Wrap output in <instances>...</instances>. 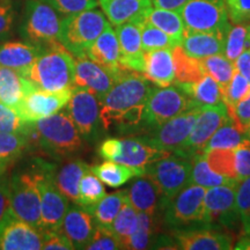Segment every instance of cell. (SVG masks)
I'll list each match as a JSON object with an SVG mask.
<instances>
[{
    "label": "cell",
    "instance_id": "cell-1",
    "mask_svg": "<svg viewBox=\"0 0 250 250\" xmlns=\"http://www.w3.org/2000/svg\"><path fill=\"white\" fill-rule=\"evenodd\" d=\"M152 88L144 73L123 68L114 86L100 101L102 127L110 129L124 112L146 104Z\"/></svg>",
    "mask_w": 250,
    "mask_h": 250
},
{
    "label": "cell",
    "instance_id": "cell-2",
    "mask_svg": "<svg viewBox=\"0 0 250 250\" xmlns=\"http://www.w3.org/2000/svg\"><path fill=\"white\" fill-rule=\"evenodd\" d=\"M21 74L37 89L57 92L74 87V56L61 43L45 46Z\"/></svg>",
    "mask_w": 250,
    "mask_h": 250
},
{
    "label": "cell",
    "instance_id": "cell-3",
    "mask_svg": "<svg viewBox=\"0 0 250 250\" xmlns=\"http://www.w3.org/2000/svg\"><path fill=\"white\" fill-rule=\"evenodd\" d=\"M33 143L56 159L71 158L83 148V139L66 109L34 122Z\"/></svg>",
    "mask_w": 250,
    "mask_h": 250
},
{
    "label": "cell",
    "instance_id": "cell-4",
    "mask_svg": "<svg viewBox=\"0 0 250 250\" xmlns=\"http://www.w3.org/2000/svg\"><path fill=\"white\" fill-rule=\"evenodd\" d=\"M64 15L46 0H27L20 33L26 42L45 46L61 43Z\"/></svg>",
    "mask_w": 250,
    "mask_h": 250
},
{
    "label": "cell",
    "instance_id": "cell-5",
    "mask_svg": "<svg viewBox=\"0 0 250 250\" xmlns=\"http://www.w3.org/2000/svg\"><path fill=\"white\" fill-rule=\"evenodd\" d=\"M204 187L190 183L171 198L162 211L164 226L171 230L208 227Z\"/></svg>",
    "mask_w": 250,
    "mask_h": 250
},
{
    "label": "cell",
    "instance_id": "cell-6",
    "mask_svg": "<svg viewBox=\"0 0 250 250\" xmlns=\"http://www.w3.org/2000/svg\"><path fill=\"white\" fill-rule=\"evenodd\" d=\"M109 23L104 13L96 8L65 17L61 44L74 57L85 56L87 50Z\"/></svg>",
    "mask_w": 250,
    "mask_h": 250
},
{
    "label": "cell",
    "instance_id": "cell-7",
    "mask_svg": "<svg viewBox=\"0 0 250 250\" xmlns=\"http://www.w3.org/2000/svg\"><path fill=\"white\" fill-rule=\"evenodd\" d=\"M191 99L179 85L153 87L146 101L139 136L148 133L165 122L180 115L191 104Z\"/></svg>",
    "mask_w": 250,
    "mask_h": 250
},
{
    "label": "cell",
    "instance_id": "cell-8",
    "mask_svg": "<svg viewBox=\"0 0 250 250\" xmlns=\"http://www.w3.org/2000/svg\"><path fill=\"white\" fill-rule=\"evenodd\" d=\"M99 154L105 160L129 166L145 175L144 169L146 166L171 153L153 147L142 137H127L103 140L99 147Z\"/></svg>",
    "mask_w": 250,
    "mask_h": 250
},
{
    "label": "cell",
    "instance_id": "cell-9",
    "mask_svg": "<svg viewBox=\"0 0 250 250\" xmlns=\"http://www.w3.org/2000/svg\"><path fill=\"white\" fill-rule=\"evenodd\" d=\"M41 196V230H54L62 227L70 206V201L61 192L54 180L55 165L35 160Z\"/></svg>",
    "mask_w": 250,
    "mask_h": 250
},
{
    "label": "cell",
    "instance_id": "cell-10",
    "mask_svg": "<svg viewBox=\"0 0 250 250\" xmlns=\"http://www.w3.org/2000/svg\"><path fill=\"white\" fill-rule=\"evenodd\" d=\"M9 184L11 210L19 218L41 229V196L36 164L29 169L12 174Z\"/></svg>",
    "mask_w": 250,
    "mask_h": 250
},
{
    "label": "cell",
    "instance_id": "cell-11",
    "mask_svg": "<svg viewBox=\"0 0 250 250\" xmlns=\"http://www.w3.org/2000/svg\"><path fill=\"white\" fill-rule=\"evenodd\" d=\"M191 169L190 159L171 153L148 164L144 173L158 186L166 203H168L190 184Z\"/></svg>",
    "mask_w": 250,
    "mask_h": 250
},
{
    "label": "cell",
    "instance_id": "cell-12",
    "mask_svg": "<svg viewBox=\"0 0 250 250\" xmlns=\"http://www.w3.org/2000/svg\"><path fill=\"white\" fill-rule=\"evenodd\" d=\"M203 109L204 107H201L192 101L183 112L144 134L142 138L160 151L168 153L179 152L186 140L189 138L193 125Z\"/></svg>",
    "mask_w": 250,
    "mask_h": 250
},
{
    "label": "cell",
    "instance_id": "cell-13",
    "mask_svg": "<svg viewBox=\"0 0 250 250\" xmlns=\"http://www.w3.org/2000/svg\"><path fill=\"white\" fill-rule=\"evenodd\" d=\"M187 30L228 33L229 17L225 0H189L179 9Z\"/></svg>",
    "mask_w": 250,
    "mask_h": 250
},
{
    "label": "cell",
    "instance_id": "cell-14",
    "mask_svg": "<svg viewBox=\"0 0 250 250\" xmlns=\"http://www.w3.org/2000/svg\"><path fill=\"white\" fill-rule=\"evenodd\" d=\"M239 182L212 187L206 191V225L208 227L232 232L241 227L236 211L235 197Z\"/></svg>",
    "mask_w": 250,
    "mask_h": 250
},
{
    "label": "cell",
    "instance_id": "cell-15",
    "mask_svg": "<svg viewBox=\"0 0 250 250\" xmlns=\"http://www.w3.org/2000/svg\"><path fill=\"white\" fill-rule=\"evenodd\" d=\"M228 120L229 115L224 102L205 107L197 118L189 138L183 144L182 148L174 154L184 156L190 160H192L195 156L203 155L206 144L215 131L223 126Z\"/></svg>",
    "mask_w": 250,
    "mask_h": 250
},
{
    "label": "cell",
    "instance_id": "cell-16",
    "mask_svg": "<svg viewBox=\"0 0 250 250\" xmlns=\"http://www.w3.org/2000/svg\"><path fill=\"white\" fill-rule=\"evenodd\" d=\"M65 109L76 124L83 139L86 142H94L98 139L102 124L100 118V101L93 93L74 86L70 101Z\"/></svg>",
    "mask_w": 250,
    "mask_h": 250
},
{
    "label": "cell",
    "instance_id": "cell-17",
    "mask_svg": "<svg viewBox=\"0 0 250 250\" xmlns=\"http://www.w3.org/2000/svg\"><path fill=\"white\" fill-rule=\"evenodd\" d=\"M73 88H67L57 92L30 88L23 96L22 101L14 109L22 120L29 123L49 117L61 111L67 105L72 96Z\"/></svg>",
    "mask_w": 250,
    "mask_h": 250
},
{
    "label": "cell",
    "instance_id": "cell-18",
    "mask_svg": "<svg viewBox=\"0 0 250 250\" xmlns=\"http://www.w3.org/2000/svg\"><path fill=\"white\" fill-rule=\"evenodd\" d=\"M42 246V230L19 218L9 208L0 220V249L40 250Z\"/></svg>",
    "mask_w": 250,
    "mask_h": 250
},
{
    "label": "cell",
    "instance_id": "cell-19",
    "mask_svg": "<svg viewBox=\"0 0 250 250\" xmlns=\"http://www.w3.org/2000/svg\"><path fill=\"white\" fill-rule=\"evenodd\" d=\"M120 71H112L102 66L87 56L74 57V86L93 93L99 101L107 94L120 76Z\"/></svg>",
    "mask_w": 250,
    "mask_h": 250
},
{
    "label": "cell",
    "instance_id": "cell-20",
    "mask_svg": "<svg viewBox=\"0 0 250 250\" xmlns=\"http://www.w3.org/2000/svg\"><path fill=\"white\" fill-rule=\"evenodd\" d=\"M177 249L228 250L233 248L232 233L212 227H195L171 230Z\"/></svg>",
    "mask_w": 250,
    "mask_h": 250
},
{
    "label": "cell",
    "instance_id": "cell-21",
    "mask_svg": "<svg viewBox=\"0 0 250 250\" xmlns=\"http://www.w3.org/2000/svg\"><path fill=\"white\" fill-rule=\"evenodd\" d=\"M142 20L120 24L116 26L115 31L120 42L121 66L126 70L144 73L145 52L143 51L142 46Z\"/></svg>",
    "mask_w": 250,
    "mask_h": 250
},
{
    "label": "cell",
    "instance_id": "cell-22",
    "mask_svg": "<svg viewBox=\"0 0 250 250\" xmlns=\"http://www.w3.org/2000/svg\"><path fill=\"white\" fill-rule=\"evenodd\" d=\"M95 227L96 223L93 215L83 206L73 203V205L68 206L61 228L74 249H86Z\"/></svg>",
    "mask_w": 250,
    "mask_h": 250
},
{
    "label": "cell",
    "instance_id": "cell-23",
    "mask_svg": "<svg viewBox=\"0 0 250 250\" xmlns=\"http://www.w3.org/2000/svg\"><path fill=\"white\" fill-rule=\"evenodd\" d=\"M126 192L130 204L138 212L158 217L167 204L158 186L145 175L133 181Z\"/></svg>",
    "mask_w": 250,
    "mask_h": 250
},
{
    "label": "cell",
    "instance_id": "cell-24",
    "mask_svg": "<svg viewBox=\"0 0 250 250\" xmlns=\"http://www.w3.org/2000/svg\"><path fill=\"white\" fill-rule=\"evenodd\" d=\"M227 34L224 31L218 33H201V31H184L182 46L190 57L202 59L213 55H224L226 48Z\"/></svg>",
    "mask_w": 250,
    "mask_h": 250
},
{
    "label": "cell",
    "instance_id": "cell-25",
    "mask_svg": "<svg viewBox=\"0 0 250 250\" xmlns=\"http://www.w3.org/2000/svg\"><path fill=\"white\" fill-rule=\"evenodd\" d=\"M102 12L115 27L145 18L152 7L151 0H99Z\"/></svg>",
    "mask_w": 250,
    "mask_h": 250
},
{
    "label": "cell",
    "instance_id": "cell-26",
    "mask_svg": "<svg viewBox=\"0 0 250 250\" xmlns=\"http://www.w3.org/2000/svg\"><path fill=\"white\" fill-rule=\"evenodd\" d=\"M144 76L158 87L170 86L175 81V64L171 49L145 52Z\"/></svg>",
    "mask_w": 250,
    "mask_h": 250
},
{
    "label": "cell",
    "instance_id": "cell-27",
    "mask_svg": "<svg viewBox=\"0 0 250 250\" xmlns=\"http://www.w3.org/2000/svg\"><path fill=\"white\" fill-rule=\"evenodd\" d=\"M44 49L29 42L0 43V66L23 72L33 65Z\"/></svg>",
    "mask_w": 250,
    "mask_h": 250
},
{
    "label": "cell",
    "instance_id": "cell-28",
    "mask_svg": "<svg viewBox=\"0 0 250 250\" xmlns=\"http://www.w3.org/2000/svg\"><path fill=\"white\" fill-rule=\"evenodd\" d=\"M86 56L93 59L94 62L101 64L102 66L110 68L112 71H120L123 68L120 64V42H118L116 31L112 29L110 23L105 27L101 35L87 50Z\"/></svg>",
    "mask_w": 250,
    "mask_h": 250
},
{
    "label": "cell",
    "instance_id": "cell-29",
    "mask_svg": "<svg viewBox=\"0 0 250 250\" xmlns=\"http://www.w3.org/2000/svg\"><path fill=\"white\" fill-rule=\"evenodd\" d=\"M90 168L92 166L80 159L68 161L58 169L56 167L54 168V180L56 186L70 202L78 204L80 180L87 171L90 170Z\"/></svg>",
    "mask_w": 250,
    "mask_h": 250
},
{
    "label": "cell",
    "instance_id": "cell-30",
    "mask_svg": "<svg viewBox=\"0 0 250 250\" xmlns=\"http://www.w3.org/2000/svg\"><path fill=\"white\" fill-rule=\"evenodd\" d=\"M33 87L21 72L0 66V102L15 109Z\"/></svg>",
    "mask_w": 250,
    "mask_h": 250
},
{
    "label": "cell",
    "instance_id": "cell-31",
    "mask_svg": "<svg viewBox=\"0 0 250 250\" xmlns=\"http://www.w3.org/2000/svg\"><path fill=\"white\" fill-rule=\"evenodd\" d=\"M186 90V93L201 107H210L223 101L221 87L210 74L205 73L198 81L191 83H176Z\"/></svg>",
    "mask_w": 250,
    "mask_h": 250
},
{
    "label": "cell",
    "instance_id": "cell-32",
    "mask_svg": "<svg viewBox=\"0 0 250 250\" xmlns=\"http://www.w3.org/2000/svg\"><path fill=\"white\" fill-rule=\"evenodd\" d=\"M145 19L153 26L158 27L168 36H170L177 44H182L186 26L179 11L151 7L146 13Z\"/></svg>",
    "mask_w": 250,
    "mask_h": 250
},
{
    "label": "cell",
    "instance_id": "cell-33",
    "mask_svg": "<svg viewBox=\"0 0 250 250\" xmlns=\"http://www.w3.org/2000/svg\"><path fill=\"white\" fill-rule=\"evenodd\" d=\"M127 199L126 189L121 191L112 192L110 195H105L101 201L88 208H85L93 215L96 225L104 227H110L121 211L122 206Z\"/></svg>",
    "mask_w": 250,
    "mask_h": 250
},
{
    "label": "cell",
    "instance_id": "cell-34",
    "mask_svg": "<svg viewBox=\"0 0 250 250\" xmlns=\"http://www.w3.org/2000/svg\"><path fill=\"white\" fill-rule=\"evenodd\" d=\"M92 171L110 188H120L133 177L144 176L142 171L110 160H105L98 166H92Z\"/></svg>",
    "mask_w": 250,
    "mask_h": 250
},
{
    "label": "cell",
    "instance_id": "cell-35",
    "mask_svg": "<svg viewBox=\"0 0 250 250\" xmlns=\"http://www.w3.org/2000/svg\"><path fill=\"white\" fill-rule=\"evenodd\" d=\"M171 50L175 64V83H191L204 76L201 59L190 57L181 45H176Z\"/></svg>",
    "mask_w": 250,
    "mask_h": 250
},
{
    "label": "cell",
    "instance_id": "cell-36",
    "mask_svg": "<svg viewBox=\"0 0 250 250\" xmlns=\"http://www.w3.org/2000/svg\"><path fill=\"white\" fill-rule=\"evenodd\" d=\"M155 217L156 215L138 212V225L132 235L124 242L123 249L142 250L151 248L153 237L155 235Z\"/></svg>",
    "mask_w": 250,
    "mask_h": 250
},
{
    "label": "cell",
    "instance_id": "cell-37",
    "mask_svg": "<svg viewBox=\"0 0 250 250\" xmlns=\"http://www.w3.org/2000/svg\"><path fill=\"white\" fill-rule=\"evenodd\" d=\"M33 144L31 137L26 134L0 132V160L14 164L29 151Z\"/></svg>",
    "mask_w": 250,
    "mask_h": 250
},
{
    "label": "cell",
    "instance_id": "cell-38",
    "mask_svg": "<svg viewBox=\"0 0 250 250\" xmlns=\"http://www.w3.org/2000/svg\"><path fill=\"white\" fill-rule=\"evenodd\" d=\"M248 138L247 133L240 131L234 125L232 120H228L223 126H220L215 131L213 136L211 137L208 144H206L204 153L211 149L225 148V149H233L237 147L243 140Z\"/></svg>",
    "mask_w": 250,
    "mask_h": 250
},
{
    "label": "cell",
    "instance_id": "cell-39",
    "mask_svg": "<svg viewBox=\"0 0 250 250\" xmlns=\"http://www.w3.org/2000/svg\"><path fill=\"white\" fill-rule=\"evenodd\" d=\"M205 73L210 74L221 88L229 83L236 72L235 62L229 61L224 55H213L201 59Z\"/></svg>",
    "mask_w": 250,
    "mask_h": 250
},
{
    "label": "cell",
    "instance_id": "cell-40",
    "mask_svg": "<svg viewBox=\"0 0 250 250\" xmlns=\"http://www.w3.org/2000/svg\"><path fill=\"white\" fill-rule=\"evenodd\" d=\"M191 162L192 169L191 176H190V183L198 184V186L204 188H212L236 182V181H232L223 176V175L215 173L210 166H208V161L205 160V158L203 155L195 156Z\"/></svg>",
    "mask_w": 250,
    "mask_h": 250
},
{
    "label": "cell",
    "instance_id": "cell-41",
    "mask_svg": "<svg viewBox=\"0 0 250 250\" xmlns=\"http://www.w3.org/2000/svg\"><path fill=\"white\" fill-rule=\"evenodd\" d=\"M203 156L215 173L223 175L227 179L239 182L235 167L234 149L217 148L205 152Z\"/></svg>",
    "mask_w": 250,
    "mask_h": 250
},
{
    "label": "cell",
    "instance_id": "cell-42",
    "mask_svg": "<svg viewBox=\"0 0 250 250\" xmlns=\"http://www.w3.org/2000/svg\"><path fill=\"white\" fill-rule=\"evenodd\" d=\"M138 225V211L130 204L129 199L122 206L114 223L111 224L110 229L117 236L123 247L124 242L132 235Z\"/></svg>",
    "mask_w": 250,
    "mask_h": 250
},
{
    "label": "cell",
    "instance_id": "cell-43",
    "mask_svg": "<svg viewBox=\"0 0 250 250\" xmlns=\"http://www.w3.org/2000/svg\"><path fill=\"white\" fill-rule=\"evenodd\" d=\"M107 195L103 182L90 170L83 175L79 183V196H78V204L88 208L96 204L99 201Z\"/></svg>",
    "mask_w": 250,
    "mask_h": 250
},
{
    "label": "cell",
    "instance_id": "cell-44",
    "mask_svg": "<svg viewBox=\"0 0 250 250\" xmlns=\"http://www.w3.org/2000/svg\"><path fill=\"white\" fill-rule=\"evenodd\" d=\"M221 94L223 101L227 107L228 115H230L237 103L250 94V81L236 70L229 83L221 88Z\"/></svg>",
    "mask_w": 250,
    "mask_h": 250
},
{
    "label": "cell",
    "instance_id": "cell-45",
    "mask_svg": "<svg viewBox=\"0 0 250 250\" xmlns=\"http://www.w3.org/2000/svg\"><path fill=\"white\" fill-rule=\"evenodd\" d=\"M177 44L175 41L158 27L153 26L146 19L142 20V46L144 52L159 49H173Z\"/></svg>",
    "mask_w": 250,
    "mask_h": 250
},
{
    "label": "cell",
    "instance_id": "cell-46",
    "mask_svg": "<svg viewBox=\"0 0 250 250\" xmlns=\"http://www.w3.org/2000/svg\"><path fill=\"white\" fill-rule=\"evenodd\" d=\"M34 123L22 120L13 108L0 102V132L20 133L31 137Z\"/></svg>",
    "mask_w": 250,
    "mask_h": 250
},
{
    "label": "cell",
    "instance_id": "cell-47",
    "mask_svg": "<svg viewBox=\"0 0 250 250\" xmlns=\"http://www.w3.org/2000/svg\"><path fill=\"white\" fill-rule=\"evenodd\" d=\"M247 35H248V23H237L230 26L226 39L225 56L229 61L235 62L236 58L247 49Z\"/></svg>",
    "mask_w": 250,
    "mask_h": 250
},
{
    "label": "cell",
    "instance_id": "cell-48",
    "mask_svg": "<svg viewBox=\"0 0 250 250\" xmlns=\"http://www.w3.org/2000/svg\"><path fill=\"white\" fill-rule=\"evenodd\" d=\"M235 204L242 233L250 234V176L237 184Z\"/></svg>",
    "mask_w": 250,
    "mask_h": 250
},
{
    "label": "cell",
    "instance_id": "cell-49",
    "mask_svg": "<svg viewBox=\"0 0 250 250\" xmlns=\"http://www.w3.org/2000/svg\"><path fill=\"white\" fill-rule=\"evenodd\" d=\"M87 250H118L123 249L117 236L112 233L110 227L96 225L93 237L86 247Z\"/></svg>",
    "mask_w": 250,
    "mask_h": 250
},
{
    "label": "cell",
    "instance_id": "cell-50",
    "mask_svg": "<svg viewBox=\"0 0 250 250\" xmlns=\"http://www.w3.org/2000/svg\"><path fill=\"white\" fill-rule=\"evenodd\" d=\"M64 17L96 8L99 0H46Z\"/></svg>",
    "mask_w": 250,
    "mask_h": 250
},
{
    "label": "cell",
    "instance_id": "cell-51",
    "mask_svg": "<svg viewBox=\"0 0 250 250\" xmlns=\"http://www.w3.org/2000/svg\"><path fill=\"white\" fill-rule=\"evenodd\" d=\"M234 149L237 179L242 181L250 176V138H247Z\"/></svg>",
    "mask_w": 250,
    "mask_h": 250
},
{
    "label": "cell",
    "instance_id": "cell-52",
    "mask_svg": "<svg viewBox=\"0 0 250 250\" xmlns=\"http://www.w3.org/2000/svg\"><path fill=\"white\" fill-rule=\"evenodd\" d=\"M44 250H72L74 249L68 237L65 235L62 228L54 230H42Z\"/></svg>",
    "mask_w": 250,
    "mask_h": 250
},
{
    "label": "cell",
    "instance_id": "cell-53",
    "mask_svg": "<svg viewBox=\"0 0 250 250\" xmlns=\"http://www.w3.org/2000/svg\"><path fill=\"white\" fill-rule=\"evenodd\" d=\"M233 23H250V0H225Z\"/></svg>",
    "mask_w": 250,
    "mask_h": 250
},
{
    "label": "cell",
    "instance_id": "cell-54",
    "mask_svg": "<svg viewBox=\"0 0 250 250\" xmlns=\"http://www.w3.org/2000/svg\"><path fill=\"white\" fill-rule=\"evenodd\" d=\"M14 24V7L12 0H0V43L11 35Z\"/></svg>",
    "mask_w": 250,
    "mask_h": 250
},
{
    "label": "cell",
    "instance_id": "cell-55",
    "mask_svg": "<svg viewBox=\"0 0 250 250\" xmlns=\"http://www.w3.org/2000/svg\"><path fill=\"white\" fill-rule=\"evenodd\" d=\"M229 118L237 129L247 133L250 127V94L237 103Z\"/></svg>",
    "mask_w": 250,
    "mask_h": 250
},
{
    "label": "cell",
    "instance_id": "cell-56",
    "mask_svg": "<svg viewBox=\"0 0 250 250\" xmlns=\"http://www.w3.org/2000/svg\"><path fill=\"white\" fill-rule=\"evenodd\" d=\"M9 179H11V176L5 175L0 180V220L11 208V184H9Z\"/></svg>",
    "mask_w": 250,
    "mask_h": 250
},
{
    "label": "cell",
    "instance_id": "cell-57",
    "mask_svg": "<svg viewBox=\"0 0 250 250\" xmlns=\"http://www.w3.org/2000/svg\"><path fill=\"white\" fill-rule=\"evenodd\" d=\"M236 70L250 81V46L243 50V52L235 61Z\"/></svg>",
    "mask_w": 250,
    "mask_h": 250
},
{
    "label": "cell",
    "instance_id": "cell-58",
    "mask_svg": "<svg viewBox=\"0 0 250 250\" xmlns=\"http://www.w3.org/2000/svg\"><path fill=\"white\" fill-rule=\"evenodd\" d=\"M154 7L171 9V11H179L182 6L189 0H151Z\"/></svg>",
    "mask_w": 250,
    "mask_h": 250
},
{
    "label": "cell",
    "instance_id": "cell-59",
    "mask_svg": "<svg viewBox=\"0 0 250 250\" xmlns=\"http://www.w3.org/2000/svg\"><path fill=\"white\" fill-rule=\"evenodd\" d=\"M234 249L236 250H250V234H243L240 240L235 243Z\"/></svg>",
    "mask_w": 250,
    "mask_h": 250
},
{
    "label": "cell",
    "instance_id": "cell-60",
    "mask_svg": "<svg viewBox=\"0 0 250 250\" xmlns=\"http://www.w3.org/2000/svg\"><path fill=\"white\" fill-rule=\"evenodd\" d=\"M11 165L12 164H9V162L0 160V180H1L5 175H7V170L9 169V167H11Z\"/></svg>",
    "mask_w": 250,
    "mask_h": 250
},
{
    "label": "cell",
    "instance_id": "cell-61",
    "mask_svg": "<svg viewBox=\"0 0 250 250\" xmlns=\"http://www.w3.org/2000/svg\"><path fill=\"white\" fill-rule=\"evenodd\" d=\"M247 48L250 46V23H248V35H247Z\"/></svg>",
    "mask_w": 250,
    "mask_h": 250
},
{
    "label": "cell",
    "instance_id": "cell-62",
    "mask_svg": "<svg viewBox=\"0 0 250 250\" xmlns=\"http://www.w3.org/2000/svg\"><path fill=\"white\" fill-rule=\"evenodd\" d=\"M247 136H248V138H250V127H249V130L247 131Z\"/></svg>",
    "mask_w": 250,
    "mask_h": 250
}]
</instances>
